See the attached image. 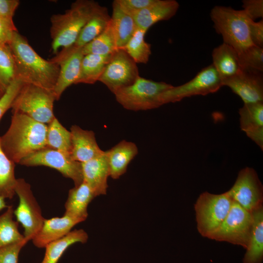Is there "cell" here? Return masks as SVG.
<instances>
[{"label":"cell","instance_id":"6da1fadb","mask_svg":"<svg viewBox=\"0 0 263 263\" xmlns=\"http://www.w3.org/2000/svg\"><path fill=\"white\" fill-rule=\"evenodd\" d=\"M8 45L15 60L17 78L24 83L53 92L59 74V65L38 55L18 31L14 33Z\"/></svg>","mask_w":263,"mask_h":263},{"label":"cell","instance_id":"7a4b0ae2","mask_svg":"<svg viewBox=\"0 0 263 263\" xmlns=\"http://www.w3.org/2000/svg\"><path fill=\"white\" fill-rule=\"evenodd\" d=\"M47 125L14 113L8 130L0 136L1 149L10 160L19 164L26 157L47 148Z\"/></svg>","mask_w":263,"mask_h":263},{"label":"cell","instance_id":"3957f363","mask_svg":"<svg viewBox=\"0 0 263 263\" xmlns=\"http://www.w3.org/2000/svg\"><path fill=\"white\" fill-rule=\"evenodd\" d=\"M99 5L92 0H77L64 13L51 17L50 33L54 54H56L60 48L66 49L75 44L81 30Z\"/></svg>","mask_w":263,"mask_h":263},{"label":"cell","instance_id":"277c9868","mask_svg":"<svg viewBox=\"0 0 263 263\" xmlns=\"http://www.w3.org/2000/svg\"><path fill=\"white\" fill-rule=\"evenodd\" d=\"M210 18L216 31L222 36L224 43L232 46L239 54L253 45L249 33L251 19L243 10L216 6L211 10Z\"/></svg>","mask_w":263,"mask_h":263},{"label":"cell","instance_id":"5b68a950","mask_svg":"<svg viewBox=\"0 0 263 263\" xmlns=\"http://www.w3.org/2000/svg\"><path fill=\"white\" fill-rule=\"evenodd\" d=\"M53 91L24 83L11 107L12 113L25 114L34 120L48 125L55 117Z\"/></svg>","mask_w":263,"mask_h":263},{"label":"cell","instance_id":"8992f818","mask_svg":"<svg viewBox=\"0 0 263 263\" xmlns=\"http://www.w3.org/2000/svg\"><path fill=\"white\" fill-rule=\"evenodd\" d=\"M173 86L139 76L132 85L122 88L113 94L116 100L125 109L145 111L161 106L159 97Z\"/></svg>","mask_w":263,"mask_h":263},{"label":"cell","instance_id":"52a82bcc","mask_svg":"<svg viewBox=\"0 0 263 263\" xmlns=\"http://www.w3.org/2000/svg\"><path fill=\"white\" fill-rule=\"evenodd\" d=\"M233 200L226 191L220 194L205 192L200 195L194 205L199 232L205 237L214 231L226 217Z\"/></svg>","mask_w":263,"mask_h":263},{"label":"cell","instance_id":"ba28073f","mask_svg":"<svg viewBox=\"0 0 263 263\" xmlns=\"http://www.w3.org/2000/svg\"><path fill=\"white\" fill-rule=\"evenodd\" d=\"M252 213L233 201L226 217L208 238L248 247L253 225Z\"/></svg>","mask_w":263,"mask_h":263},{"label":"cell","instance_id":"9c48e42d","mask_svg":"<svg viewBox=\"0 0 263 263\" xmlns=\"http://www.w3.org/2000/svg\"><path fill=\"white\" fill-rule=\"evenodd\" d=\"M15 194L19 197V203L14 210L17 221L24 229L23 236L28 242L32 240L40 230L45 218L37 202L30 185L24 179H17Z\"/></svg>","mask_w":263,"mask_h":263},{"label":"cell","instance_id":"30bf717a","mask_svg":"<svg viewBox=\"0 0 263 263\" xmlns=\"http://www.w3.org/2000/svg\"><path fill=\"white\" fill-rule=\"evenodd\" d=\"M223 86L222 80L212 64L200 71L190 81L164 92L160 96V105L179 101L194 95H205L217 92Z\"/></svg>","mask_w":263,"mask_h":263},{"label":"cell","instance_id":"8fae6325","mask_svg":"<svg viewBox=\"0 0 263 263\" xmlns=\"http://www.w3.org/2000/svg\"><path fill=\"white\" fill-rule=\"evenodd\" d=\"M19 164L54 169L63 176L72 179L75 187L83 181L81 163L74 160L70 153L51 148H46L30 155L22 160Z\"/></svg>","mask_w":263,"mask_h":263},{"label":"cell","instance_id":"7c38bea8","mask_svg":"<svg viewBox=\"0 0 263 263\" xmlns=\"http://www.w3.org/2000/svg\"><path fill=\"white\" fill-rule=\"evenodd\" d=\"M136 64L123 49H117L112 54L98 81L114 94L132 85L140 76Z\"/></svg>","mask_w":263,"mask_h":263},{"label":"cell","instance_id":"4fadbf2b","mask_svg":"<svg viewBox=\"0 0 263 263\" xmlns=\"http://www.w3.org/2000/svg\"><path fill=\"white\" fill-rule=\"evenodd\" d=\"M233 201L252 213L263 207V187L255 170L241 169L231 188L227 191Z\"/></svg>","mask_w":263,"mask_h":263},{"label":"cell","instance_id":"5bb4252c","mask_svg":"<svg viewBox=\"0 0 263 263\" xmlns=\"http://www.w3.org/2000/svg\"><path fill=\"white\" fill-rule=\"evenodd\" d=\"M84 55L81 48L70 47L61 49L51 60L59 66V71L53 93L56 100H58L64 91L77 80Z\"/></svg>","mask_w":263,"mask_h":263},{"label":"cell","instance_id":"9a60e30c","mask_svg":"<svg viewBox=\"0 0 263 263\" xmlns=\"http://www.w3.org/2000/svg\"><path fill=\"white\" fill-rule=\"evenodd\" d=\"M239 96L244 104L263 102L262 72L243 70L238 74L222 81Z\"/></svg>","mask_w":263,"mask_h":263},{"label":"cell","instance_id":"2e32d148","mask_svg":"<svg viewBox=\"0 0 263 263\" xmlns=\"http://www.w3.org/2000/svg\"><path fill=\"white\" fill-rule=\"evenodd\" d=\"M81 222V220L65 214L62 217L45 219L32 242L38 248H44L49 243L67 234L74 226Z\"/></svg>","mask_w":263,"mask_h":263},{"label":"cell","instance_id":"e0dca14e","mask_svg":"<svg viewBox=\"0 0 263 263\" xmlns=\"http://www.w3.org/2000/svg\"><path fill=\"white\" fill-rule=\"evenodd\" d=\"M72 158L81 163L94 158L103 152L98 146L94 132L85 130L77 125L70 129Z\"/></svg>","mask_w":263,"mask_h":263},{"label":"cell","instance_id":"ac0fdd59","mask_svg":"<svg viewBox=\"0 0 263 263\" xmlns=\"http://www.w3.org/2000/svg\"><path fill=\"white\" fill-rule=\"evenodd\" d=\"M83 181L93 191L95 197L106 194L110 168L105 152L88 161L81 163Z\"/></svg>","mask_w":263,"mask_h":263},{"label":"cell","instance_id":"d6986e66","mask_svg":"<svg viewBox=\"0 0 263 263\" xmlns=\"http://www.w3.org/2000/svg\"><path fill=\"white\" fill-rule=\"evenodd\" d=\"M179 7L178 2L175 0H157L152 5L130 15L137 27L147 31L156 22L168 20L174 16Z\"/></svg>","mask_w":263,"mask_h":263},{"label":"cell","instance_id":"ffe728a7","mask_svg":"<svg viewBox=\"0 0 263 263\" xmlns=\"http://www.w3.org/2000/svg\"><path fill=\"white\" fill-rule=\"evenodd\" d=\"M240 127L263 150V102L244 104L239 109Z\"/></svg>","mask_w":263,"mask_h":263},{"label":"cell","instance_id":"44dd1931","mask_svg":"<svg viewBox=\"0 0 263 263\" xmlns=\"http://www.w3.org/2000/svg\"><path fill=\"white\" fill-rule=\"evenodd\" d=\"M213 63L222 82L238 74L242 68L239 55L232 46L223 42L214 48L212 53Z\"/></svg>","mask_w":263,"mask_h":263},{"label":"cell","instance_id":"7402d4cb","mask_svg":"<svg viewBox=\"0 0 263 263\" xmlns=\"http://www.w3.org/2000/svg\"><path fill=\"white\" fill-rule=\"evenodd\" d=\"M113 179H118L124 174L130 162L138 153V148L133 142L122 140L105 151Z\"/></svg>","mask_w":263,"mask_h":263},{"label":"cell","instance_id":"603a6c76","mask_svg":"<svg viewBox=\"0 0 263 263\" xmlns=\"http://www.w3.org/2000/svg\"><path fill=\"white\" fill-rule=\"evenodd\" d=\"M95 197L89 186L84 181L78 186L70 189L65 203L64 214L76 218L82 222L88 216V207Z\"/></svg>","mask_w":263,"mask_h":263},{"label":"cell","instance_id":"cb8c5ba5","mask_svg":"<svg viewBox=\"0 0 263 263\" xmlns=\"http://www.w3.org/2000/svg\"><path fill=\"white\" fill-rule=\"evenodd\" d=\"M111 22L117 49L123 48L137 28L133 17L125 12L116 0L112 3Z\"/></svg>","mask_w":263,"mask_h":263},{"label":"cell","instance_id":"d4e9b609","mask_svg":"<svg viewBox=\"0 0 263 263\" xmlns=\"http://www.w3.org/2000/svg\"><path fill=\"white\" fill-rule=\"evenodd\" d=\"M111 18L107 8L99 5L81 30L75 44L71 47L81 48L90 42L105 30Z\"/></svg>","mask_w":263,"mask_h":263},{"label":"cell","instance_id":"484cf974","mask_svg":"<svg viewBox=\"0 0 263 263\" xmlns=\"http://www.w3.org/2000/svg\"><path fill=\"white\" fill-rule=\"evenodd\" d=\"M88 239V235L83 229L71 230L63 237L46 245L41 263H57L69 246L76 243H85Z\"/></svg>","mask_w":263,"mask_h":263},{"label":"cell","instance_id":"4316f807","mask_svg":"<svg viewBox=\"0 0 263 263\" xmlns=\"http://www.w3.org/2000/svg\"><path fill=\"white\" fill-rule=\"evenodd\" d=\"M252 215L253 225L243 263H262L263 260V207Z\"/></svg>","mask_w":263,"mask_h":263},{"label":"cell","instance_id":"83f0119b","mask_svg":"<svg viewBox=\"0 0 263 263\" xmlns=\"http://www.w3.org/2000/svg\"><path fill=\"white\" fill-rule=\"evenodd\" d=\"M111 55L112 54L100 55L92 54L84 55L81 63L79 76L75 84H93L98 81L110 60Z\"/></svg>","mask_w":263,"mask_h":263},{"label":"cell","instance_id":"f1b7e54d","mask_svg":"<svg viewBox=\"0 0 263 263\" xmlns=\"http://www.w3.org/2000/svg\"><path fill=\"white\" fill-rule=\"evenodd\" d=\"M47 147L71 154V133L55 117L47 125Z\"/></svg>","mask_w":263,"mask_h":263},{"label":"cell","instance_id":"f546056e","mask_svg":"<svg viewBox=\"0 0 263 263\" xmlns=\"http://www.w3.org/2000/svg\"><path fill=\"white\" fill-rule=\"evenodd\" d=\"M14 209L8 206L0 215V248L25 240L19 230V223L14 220Z\"/></svg>","mask_w":263,"mask_h":263},{"label":"cell","instance_id":"4dcf8cb0","mask_svg":"<svg viewBox=\"0 0 263 263\" xmlns=\"http://www.w3.org/2000/svg\"><path fill=\"white\" fill-rule=\"evenodd\" d=\"M146 32V31L137 27L122 48L136 63H147L151 54V45L145 39Z\"/></svg>","mask_w":263,"mask_h":263},{"label":"cell","instance_id":"1f68e13d","mask_svg":"<svg viewBox=\"0 0 263 263\" xmlns=\"http://www.w3.org/2000/svg\"><path fill=\"white\" fill-rule=\"evenodd\" d=\"M16 182L15 163L6 155L0 144V196L5 199L13 198Z\"/></svg>","mask_w":263,"mask_h":263},{"label":"cell","instance_id":"d6a6232c","mask_svg":"<svg viewBox=\"0 0 263 263\" xmlns=\"http://www.w3.org/2000/svg\"><path fill=\"white\" fill-rule=\"evenodd\" d=\"M117 49L111 21L105 30L82 48L84 55L112 54Z\"/></svg>","mask_w":263,"mask_h":263},{"label":"cell","instance_id":"836d02e7","mask_svg":"<svg viewBox=\"0 0 263 263\" xmlns=\"http://www.w3.org/2000/svg\"><path fill=\"white\" fill-rule=\"evenodd\" d=\"M17 78L15 60L8 44L0 46V91L4 93Z\"/></svg>","mask_w":263,"mask_h":263},{"label":"cell","instance_id":"e575fe53","mask_svg":"<svg viewBox=\"0 0 263 263\" xmlns=\"http://www.w3.org/2000/svg\"><path fill=\"white\" fill-rule=\"evenodd\" d=\"M239 55L243 70H251L263 72V48L252 45Z\"/></svg>","mask_w":263,"mask_h":263},{"label":"cell","instance_id":"d590c367","mask_svg":"<svg viewBox=\"0 0 263 263\" xmlns=\"http://www.w3.org/2000/svg\"><path fill=\"white\" fill-rule=\"evenodd\" d=\"M24 83L20 79L16 78L0 98V120L7 111L11 108L16 97Z\"/></svg>","mask_w":263,"mask_h":263},{"label":"cell","instance_id":"8d00e7d4","mask_svg":"<svg viewBox=\"0 0 263 263\" xmlns=\"http://www.w3.org/2000/svg\"><path fill=\"white\" fill-rule=\"evenodd\" d=\"M27 242L25 239L0 248V263H18L20 251Z\"/></svg>","mask_w":263,"mask_h":263},{"label":"cell","instance_id":"74e56055","mask_svg":"<svg viewBox=\"0 0 263 263\" xmlns=\"http://www.w3.org/2000/svg\"><path fill=\"white\" fill-rule=\"evenodd\" d=\"M157 0H116L122 8L130 14L145 9L154 3Z\"/></svg>","mask_w":263,"mask_h":263},{"label":"cell","instance_id":"f35d334b","mask_svg":"<svg viewBox=\"0 0 263 263\" xmlns=\"http://www.w3.org/2000/svg\"><path fill=\"white\" fill-rule=\"evenodd\" d=\"M16 31L13 19L0 18V46L8 44Z\"/></svg>","mask_w":263,"mask_h":263},{"label":"cell","instance_id":"ab89813d","mask_svg":"<svg viewBox=\"0 0 263 263\" xmlns=\"http://www.w3.org/2000/svg\"><path fill=\"white\" fill-rule=\"evenodd\" d=\"M243 10L248 18L254 21L263 16V0H244L243 1Z\"/></svg>","mask_w":263,"mask_h":263},{"label":"cell","instance_id":"60d3db41","mask_svg":"<svg viewBox=\"0 0 263 263\" xmlns=\"http://www.w3.org/2000/svg\"><path fill=\"white\" fill-rule=\"evenodd\" d=\"M249 33L251 41L253 45L263 48V21L255 22L250 20L249 23Z\"/></svg>","mask_w":263,"mask_h":263},{"label":"cell","instance_id":"b9f144b4","mask_svg":"<svg viewBox=\"0 0 263 263\" xmlns=\"http://www.w3.org/2000/svg\"><path fill=\"white\" fill-rule=\"evenodd\" d=\"M19 4L18 0H0V18L13 19Z\"/></svg>","mask_w":263,"mask_h":263},{"label":"cell","instance_id":"7bdbcfd3","mask_svg":"<svg viewBox=\"0 0 263 263\" xmlns=\"http://www.w3.org/2000/svg\"><path fill=\"white\" fill-rule=\"evenodd\" d=\"M5 199L3 197L0 196V210L7 208L8 206L7 205Z\"/></svg>","mask_w":263,"mask_h":263},{"label":"cell","instance_id":"ee69618b","mask_svg":"<svg viewBox=\"0 0 263 263\" xmlns=\"http://www.w3.org/2000/svg\"><path fill=\"white\" fill-rule=\"evenodd\" d=\"M4 93H2L0 91V98L2 96V95H3Z\"/></svg>","mask_w":263,"mask_h":263}]
</instances>
